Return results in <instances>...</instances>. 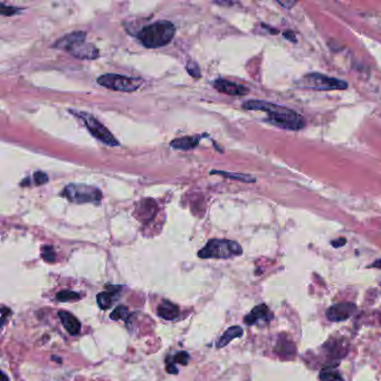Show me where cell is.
<instances>
[{
  "mask_svg": "<svg viewBox=\"0 0 381 381\" xmlns=\"http://www.w3.org/2000/svg\"><path fill=\"white\" fill-rule=\"evenodd\" d=\"M304 87L315 91H342L348 88V83L339 79L330 78L321 73H310L302 80Z\"/></svg>",
  "mask_w": 381,
  "mask_h": 381,
  "instance_id": "6",
  "label": "cell"
},
{
  "mask_svg": "<svg viewBox=\"0 0 381 381\" xmlns=\"http://www.w3.org/2000/svg\"><path fill=\"white\" fill-rule=\"evenodd\" d=\"M62 195L73 204L92 203L98 204L102 200V191L96 187L84 185V183H71L67 185Z\"/></svg>",
  "mask_w": 381,
  "mask_h": 381,
  "instance_id": "5",
  "label": "cell"
},
{
  "mask_svg": "<svg viewBox=\"0 0 381 381\" xmlns=\"http://www.w3.org/2000/svg\"><path fill=\"white\" fill-rule=\"evenodd\" d=\"M243 329L238 325H234V327H230L228 330H226L224 332V335L220 337V339L217 341V348H224L227 344L229 343L230 341H233L234 339H237V338H241L243 336Z\"/></svg>",
  "mask_w": 381,
  "mask_h": 381,
  "instance_id": "16",
  "label": "cell"
},
{
  "mask_svg": "<svg viewBox=\"0 0 381 381\" xmlns=\"http://www.w3.org/2000/svg\"><path fill=\"white\" fill-rule=\"evenodd\" d=\"M189 360H190V355L188 352H185V351H181V352L177 353L173 358V361L175 363H180V365H182V366L188 365Z\"/></svg>",
  "mask_w": 381,
  "mask_h": 381,
  "instance_id": "24",
  "label": "cell"
},
{
  "mask_svg": "<svg viewBox=\"0 0 381 381\" xmlns=\"http://www.w3.org/2000/svg\"><path fill=\"white\" fill-rule=\"evenodd\" d=\"M158 315L165 320H174L179 316V307L169 301H162L158 306Z\"/></svg>",
  "mask_w": 381,
  "mask_h": 381,
  "instance_id": "14",
  "label": "cell"
},
{
  "mask_svg": "<svg viewBox=\"0 0 381 381\" xmlns=\"http://www.w3.org/2000/svg\"><path fill=\"white\" fill-rule=\"evenodd\" d=\"M187 72L192 76L194 79H199L200 78V68L197 65L195 62H189L187 63Z\"/></svg>",
  "mask_w": 381,
  "mask_h": 381,
  "instance_id": "25",
  "label": "cell"
},
{
  "mask_svg": "<svg viewBox=\"0 0 381 381\" xmlns=\"http://www.w3.org/2000/svg\"><path fill=\"white\" fill-rule=\"evenodd\" d=\"M174 34L175 27L172 23L168 20H159L141 28L136 34V38L148 48H158L169 44Z\"/></svg>",
  "mask_w": 381,
  "mask_h": 381,
  "instance_id": "3",
  "label": "cell"
},
{
  "mask_svg": "<svg viewBox=\"0 0 381 381\" xmlns=\"http://www.w3.org/2000/svg\"><path fill=\"white\" fill-rule=\"evenodd\" d=\"M283 36L286 38V40L296 42V37H295V34L293 32H290V31L284 32L283 33Z\"/></svg>",
  "mask_w": 381,
  "mask_h": 381,
  "instance_id": "30",
  "label": "cell"
},
{
  "mask_svg": "<svg viewBox=\"0 0 381 381\" xmlns=\"http://www.w3.org/2000/svg\"><path fill=\"white\" fill-rule=\"evenodd\" d=\"M167 371H168L169 374H171V375H177L178 374L177 367H175L173 363H169V362H168V365H167Z\"/></svg>",
  "mask_w": 381,
  "mask_h": 381,
  "instance_id": "31",
  "label": "cell"
},
{
  "mask_svg": "<svg viewBox=\"0 0 381 381\" xmlns=\"http://www.w3.org/2000/svg\"><path fill=\"white\" fill-rule=\"evenodd\" d=\"M130 315V311L127 306L124 305H119L117 309H114V311L111 313L110 318L114 320V321H120V320H124L126 321Z\"/></svg>",
  "mask_w": 381,
  "mask_h": 381,
  "instance_id": "19",
  "label": "cell"
},
{
  "mask_svg": "<svg viewBox=\"0 0 381 381\" xmlns=\"http://www.w3.org/2000/svg\"><path fill=\"white\" fill-rule=\"evenodd\" d=\"M1 381H9V379H8V377L6 376L5 372H1Z\"/></svg>",
  "mask_w": 381,
  "mask_h": 381,
  "instance_id": "32",
  "label": "cell"
},
{
  "mask_svg": "<svg viewBox=\"0 0 381 381\" xmlns=\"http://www.w3.org/2000/svg\"><path fill=\"white\" fill-rule=\"evenodd\" d=\"M56 298L59 302H70V301H76L80 298V294L74 292V291H61L56 295Z\"/></svg>",
  "mask_w": 381,
  "mask_h": 381,
  "instance_id": "20",
  "label": "cell"
},
{
  "mask_svg": "<svg viewBox=\"0 0 381 381\" xmlns=\"http://www.w3.org/2000/svg\"><path fill=\"white\" fill-rule=\"evenodd\" d=\"M97 84L112 91L134 92L141 86L142 81L119 74H104L97 79Z\"/></svg>",
  "mask_w": 381,
  "mask_h": 381,
  "instance_id": "8",
  "label": "cell"
},
{
  "mask_svg": "<svg viewBox=\"0 0 381 381\" xmlns=\"http://www.w3.org/2000/svg\"><path fill=\"white\" fill-rule=\"evenodd\" d=\"M345 243H346L345 238H338V239H336V241H332L331 244H332V246H333V247L339 248V247H341V246H343Z\"/></svg>",
  "mask_w": 381,
  "mask_h": 381,
  "instance_id": "29",
  "label": "cell"
},
{
  "mask_svg": "<svg viewBox=\"0 0 381 381\" xmlns=\"http://www.w3.org/2000/svg\"><path fill=\"white\" fill-rule=\"evenodd\" d=\"M23 10V8H17L12 6H6L5 3L0 5V12L3 16H14L15 14H18L19 11Z\"/></svg>",
  "mask_w": 381,
  "mask_h": 381,
  "instance_id": "23",
  "label": "cell"
},
{
  "mask_svg": "<svg viewBox=\"0 0 381 381\" xmlns=\"http://www.w3.org/2000/svg\"><path fill=\"white\" fill-rule=\"evenodd\" d=\"M243 248L238 243L228 239H211L198 252L200 258H230L242 255Z\"/></svg>",
  "mask_w": 381,
  "mask_h": 381,
  "instance_id": "4",
  "label": "cell"
},
{
  "mask_svg": "<svg viewBox=\"0 0 381 381\" xmlns=\"http://www.w3.org/2000/svg\"><path fill=\"white\" fill-rule=\"evenodd\" d=\"M381 267V260H378V262H376L374 265H372V267Z\"/></svg>",
  "mask_w": 381,
  "mask_h": 381,
  "instance_id": "33",
  "label": "cell"
},
{
  "mask_svg": "<svg viewBox=\"0 0 381 381\" xmlns=\"http://www.w3.org/2000/svg\"><path fill=\"white\" fill-rule=\"evenodd\" d=\"M213 87H215L218 92L224 93L226 95H230V96H244L248 94V88L243 86L241 84L230 82V81L227 80H216L215 82L212 83Z\"/></svg>",
  "mask_w": 381,
  "mask_h": 381,
  "instance_id": "10",
  "label": "cell"
},
{
  "mask_svg": "<svg viewBox=\"0 0 381 381\" xmlns=\"http://www.w3.org/2000/svg\"><path fill=\"white\" fill-rule=\"evenodd\" d=\"M211 174H218V175H222V177L228 178V179H233V180H238V181H243V182H256V178L253 177V175L250 174H244V173H232V172H225V171H217V170H212L211 171Z\"/></svg>",
  "mask_w": 381,
  "mask_h": 381,
  "instance_id": "17",
  "label": "cell"
},
{
  "mask_svg": "<svg viewBox=\"0 0 381 381\" xmlns=\"http://www.w3.org/2000/svg\"><path fill=\"white\" fill-rule=\"evenodd\" d=\"M321 381H343L341 375L335 368H324L320 374Z\"/></svg>",
  "mask_w": 381,
  "mask_h": 381,
  "instance_id": "18",
  "label": "cell"
},
{
  "mask_svg": "<svg viewBox=\"0 0 381 381\" xmlns=\"http://www.w3.org/2000/svg\"><path fill=\"white\" fill-rule=\"evenodd\" d=\"M70 112L83 120L85 127H87V130L91 132L94 138L102 141L104 144L110 145V147H118V145H120L119 141L114 138L113 134L106 129L103 124L98 122L93 115L85 112H78V111H73V110L70 111Z\"/></svg>",
  "mask_w": 381,
  "mask_h": 381,
  "instance_id": "7",
  "label": "cell"
},
{
  "mask_svg": "<svg viewBox=\"0 0 381 381\" xmlns=\"http://www.w3.org/2000/svg\"><path fill=\"white\" fill-rule=\"evenodd\" d=\"M42 257L47 263H53L56 259V253L52 246H42Z\"/></svg>",
  "mask_w": 381,
  "mask_h": 381,
  "instance_id": "21",
  "label": "cell"
},
{
  "mask_svg": "<svg viewBox=\"0 0 381 381\" xmlns=\"http://www.w3.org/2000/svg\"><path fill=\"white\" fill-rule=\"evenodd\" d=\"M53 47L79 59H96L100 56V50L86 42V34L83 32L67 34L55 42Z\"/></svg>",
  "mask_w": 381,
  "mask_h": 381,
  "instance_id": "2",
  "label": "cell"
},
{
  "mask_svg": "<svg viewBox=\"0 0 381 381\" xmlns=\"http://www.w3.org/2000/svg\"><path fill=\"white\" fill-rule=\"evenodd\" d=\"M246 110L262 111L267 113V121L273 126L284 130L298 131L305 127V120L301 114L285 106L268 103L265 101L252 100L243 104Z\"/></svg>",
  "mask_w": 381,
  "mask_h": 381,
  "instance_id": "1",
  "label": "cell"
},
{
  "mask_svg": "<svg viewBox=\"0 0 381 381\" xmlns=\"http://www.w3.org/2000/svg\"><path fill=\"white\" fill-rule=\"evenodd\" d=\"M276 351L278 354H291V353H294L295 352V348L292 342L290 341H282L278 343L277 348H276Z\"/></svg>",
  "mask_w": 381,
  "mask_h": 381,
  "instance_id": "22",
  "label": "cell"
},
{
  "mask_svg": "<svg viewBox=\"0 0 381 381\" xmlns=\"http://www.w3.org/2000/svg\"><path fill=\"white\" fill-rule=\"evenodd\" d=\"M271 319H272L271 312L268 311L266 305L262 304V305L254 307V310H253L250 314L245 316V323L248 325H252V324H255L256 322H258L259 320L269 321Z\"/></svg>",
  "mask_w": 381,
  "mask_h": 381,
  "instance_id": "13",
  "label": "cell"
},
{
  "mask_svg": "<svg viewBox=\"0 0 381 381\" xmlns=\"http://www.w3.org/2000/svg\"><path fill=\"white\" fill-rule=\"evenodd\" d=\"M58 316L61 319V322L63 323L64 328L66 331L70 333L71 336H78L81 332V322L75 318L74 315L71 314L70 312L66 311H59Z\"/></svg>",
  "mask_w": 381,
  "mask_h": 381,
  "instance_id": "11",
  "label": "cell"
},
{
  "mask_svg": "<svg viewBox=\"0 0 381 381\" xmlns=\"http://www.w3.org/2000/svg\"><path fill=\"white\" fill-rule=\"evenodd\" d=\"M355 311V305L352 303L344 302L332 305L327 311V316L330 321L333 322H341V321L348 320Z\"/></svg>",
  "mask_w": 381,
  "mask_h": 381,
  "instance_id": "9",
  "label": "cell"
},
{
  "mask_svg": "<svg viewBox=\"0 0 381 381\" xmlns=\"http://www.w3.org/2000/svg\"><path fill=\"white\" fill-rule=\"evenodd\" d=\"M204 135L201 136H183V138L180 139H175L173 141H171L170 145L173 149L177 150H191L196 148L197 145L199 144L200 139L203 138Z\"/></svg>",
  "mask_w": 381,
  "mask_h": 381,
  "instance_id": "15",
  "label": "cell"
},
{
  "mask_svg": "<svg viewBox=\"0 0 381 381\" xmlns=\"http://www.w3.org/2000/svg\"><path fill=\"white\" fill-rule=\"evenodd\" d=\"M34 181H35L36 186H42L48 181V175L42 172V171H37V172L34 173Z\"/></svg>",
  "mask_w": 381,
  "mask_h": 381,
  "instance_id": "26",
  "label": "cell"
},
{
  "mask_svg": "<svg viewBox=\"0 0 381 381\" xmlns=\"http://www.w3.org/2000/svg\"><path fill=\"white\" fill-rule=\"evenodd\" d=\"M120 289H121L120 286H111V285L106 286V290H109V291L97 294V296H96L98 306H100L102 310L110 309V307L113 305L114 296L117 295V292H119L118 290H120Z\"/></svg>",
  "mask_w": 381,
  "mask_h": 381,
  "instance_id": "12",
  "label": "cell"
},
{
  "mask_svg": "<svg viewBox=\"0 0 381 381\" xmlns=\"http://www.w3.org/2000/svg\"><path fill=\"white\" fill-rule=\"evenodd\" d=\"M10 313H11L10 309H8V307H6V306H2L1 307V318H2L1 327H3V325H5L6 320H7V316L10 315Z\"/></svg>",
  "mask_w": 381,
  "mask_h": 381,
  "instance_id": "27",
  "label": "cell"
},
{
  "mask_svg": "<svg viewBox=\"0 0 381 381\" xmlns=\"http://www.w3.org/2000/svg\"><path fill=\"white\" fill-rule=\"evenodd\" d=\"M277 3L278 5L285 7L286 9H291V8L296 5L297 2L296 1H285V0H282V1H277Z\"/></svg>",
  "mask_w": 381,
  "mask_h": 381,
  "instance_id": "28",
  "label": "cell"
}]
</instances>
